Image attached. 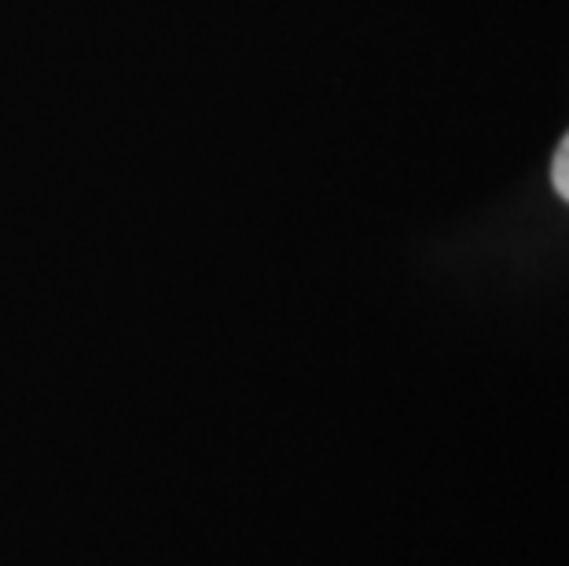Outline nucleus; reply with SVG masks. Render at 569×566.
<instances>
[{
	"mask_svg": "<svg viewBox=\"0 0 569 566\" xmlns=\"http://www.w3.org/2000/svg\"><path fill=\"white\" fill-rule=\"evenodd\" d=\"M551 185L555 191L569 202V132L562 137L559 151H555V162H551Z\"/></svg>",
	"mask_w": 569,
	"mask_h": 566,
	"instance_id": "1",
	"label": "nucleus"
}]
</instances>
